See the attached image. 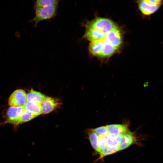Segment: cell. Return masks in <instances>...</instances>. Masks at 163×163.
<instances>
[{
    "label": "cell",
    "instance_id": "obj_14",
    "mask_svg": "<svg viewBox=\"0 0 163 163\" xmlns=\"http://www.w3.org/2000/svg\"><path fill=\"white\" fill-rule=\"evenodd\" d=\"M122 135L115 136L108 134L105 136L107 146L113 147L118 146L121 141Z\"/></svg>",
    "mask_w": 163,
    "mask_h": 163
},
{
    "label": "cell",
    "instance_id": "obj_6",
    "mask_svg": "<svg viewBox=\"0 0 163 163\" xmlns=\"http://www.w3.org/2000/svg\"><path fill=\"white\" fill-rule=\"evenodd\" d=\"M59 100L54 98L46 97L40 103L42 113L46 114L49 113L60 105Z\"/></svg>",
    "mask_w": 163,
    "mask_h": 163
},
{
    "label": "cell",
    "instance_id": "obj_11",
    "mask_svg": "<svg viewBox=\"0 0 163 163\" xmlns=\"http://www.w3.org/2000/svg\"><path fill=\"white\" fill-rule=\"evenodd\" d=\"M104 40L91 42L88 47L89 52L94 56L100 58L104 48Z\"/></svg>",
    "mask_w": 163,
    "mask_h": 163
},
{
    "label": "cell",
    "instance_id": "obj_2",
    "mask_svg": "<svg viewBox=\"0 0 163 163\" xmlns=\"http://www.w3.org/2000/svg\"><path fill=\"white\" fill-rule=\"evenodd\" d=\"M58 5H53L37 9L35 10V16L34 20L35 24L45 20L51 19L54 17L57 9Z\"/></svg>",
    "mask_w": 163,
    "mask_h": 163
},
{
    "label": "cell",
    "instance_id": "obj_20",
    "mask_svg": "<svg viewBox=\"0 0 163 163\" xmlns=\"http://www.w3.org/2000/svg\"><path fill=\"white\" fill-rule=\"evenodd\" d=\"M92 130L98 136L105 137L108 134L106 126H101Z\"/></svg>",
    "mask_w": 163,
    "mask_h": 163
},
{
    "label": "cell",
    "instance_id": "obj_4",
    "mask_svg": "<svg viewBox=\"0 0 163 163\" xmlns=\"http://www.w3.org/2000/svg\"><path fill=\"white\" fill-rule=\"evenodd\" d=\"M27 102V94L21 89L14 91L10 95L8 101L10 107H24Z\"/></svg>",
    "mask_w": 163,
    "mask_h": 163
},
{
    "label": "cell",
    "instance_id": "obj_19",
    "mask_svg": "<svg viewBox=\"0 0 163 163\" xmlns=\"http://www.w3.org/2000/svg\"><path fill=\"white\" fill-rule=\"evenodd\" d=\"M118 151L119 150L118 146L110 147L107 146L104 149L102 150L99 153L100 155V158L113 154Z\"/></svg>",
    "mask_w": 163,
    "mask_h": 163
},
{
    "label": "cell",
    "instance_id": "obj_18",
    "mask_svg": "<svg viewBox=\"0 0 163 163\" xmlns=\"http://www.w3.org/2000/svg\"><path fill=\"white\" fill-rule=\"evenodd\" d=\"M37 116L33 113L25 109L20 117L18 125L29 121Z\"/></svg>",
    "mask_w": 163,
    "mask_h": 163
},
{
    "label": "cell",
    "instance_id": "obj_17",
    "mask_svg": "<svg viewBox=\"0 0 163 163\" xmlns=\"http://www.w3.org/2000/svg\"><path fill=\"white\" fill-rule=\"evenodd\" d=\"M89 140L93 148L97 152L98 136L91 129L88 132Z\"/></svg>",
    "mask_w": 163,
    "mask_h": 163
},
{
    "label": "cell",
    "instance_id": "obj_16",
    "mask_svg": "<svg viewBox=\"0 0 163 163\" xmlns=\"http://www.w3.org/2000/svg\"><path fill=\"white\" fill-rule=\"evenodd\" d=\"M57 0H38L35 2L34 8L35 10L49 6L58 5Z\"/></svg>",
    "mask_w": 163,
    "mask_h": 163
},
{
    "label": "cell",
    "instance_id": "obj_21",
    "mask_svg": "<svg viewBox=\"0 0 163 163\" xmlns=\"http://www.w3.org/2000/svg\"><path fill=\"white\" fill-rule=\"evenodd\" d=\"M97 145V152L100 153L107 146L105 137L98 136Z\"/></svg>",
    "mask_w": 163,
    "mask_h": 163
},
{
    "label": "cell",
    "instance_id": "obj_3",
    "mask_svg": "<svg viewBox=\"0 0 163 163\" xmlns=\"http://www.w3.org/2000/svg\"><path fill=\"white\" fill-rule=\"evenodd\" d=\"M104 40L118 50L122 43V35L120 29L117 26L106 33Z\"/></svg>",
    "mask_w": 163,
    "mask_h": 163
},
{
    "label": "cell",
    "instance_id": "obj_9",
    "mask_svg": "<svg viewBox=\"0 0 163 163\" xmlns=\"http://www.w3.org/2000/svg\"><path fill=\"white\" fill-rule=\"evenodd\" d=\"M136 140L135 135L129 131L123 134L122 135L121 141L118 145L119 151L127 148L135 142Z\"/></svg>",
    "mask_w": 163,
    "mask_h": 163
},
{
    "label": "cell",
    "instance_id": "obj_5",
    "mask_svg": "<svg viewBox=\"0 0 163 163\" xmlns=\"http://www.w3.org/2000/svg\"><path fill=\"white\" fill-rule=\"evenodd\" d=\"M24 110V107H10L6 113L5 123L18 125L20 118Z\"/></svg>",
    "mask_w": 163,
    "mask_h": 163
},
{
    "label": "cell",
    "instance_id": "obj_10",
    "mask_svg": "<svg viewBox=\"0 0 163 163\" xmlns=\"http://www.w3.org/2000/svg\"><path fill=\"white\" fill-rule=\"evenodd\" d=\"M139 7L142 13L144 15H149L155 12L159 9L160 5H155L147 2L145 0L138 2Z\"/></svg>",
    "mask_w": 163,
    "mask_h": 163
},
{
    "label": "cell",
    "instance_id": "obj_7",
    "mask_svg": "<svg viewBox=\"0 0 163 163\" xmlns=\"http://www.w3.org/2000/svg\"><path fill=\"white\" fill-rule=\"evenodd\" d=\"M128 125L126 123L120 124H112L106 125L108 134L118 136L122 135L128 131Z\"/></svg>",
    "mask_w": 163,
    "mask_h": 163
},
{
    "label": "cell",
    "instance_id": "obj_12",
    "mask_svg": "<svg viewBox=\"0 0 163 163\" xmlns=\"http://www.w3.org/2000/svg\"><path fill=\"white\" fill-rule=\"evenodd\" d=\"M24 108L25 110L37 116L42 114L40 104L35 101H27L24 106Z\"/></svg>",
    "mask_w": 163,
    "mask_h": 163
},
{
    "label": "cell",
    "instance_id": "obj_1",
    "mask_svg": "<svg viewBox=\"0 0 163 163\" xmlns=\"http://www.w3.org/2000/svg\"><path fill=\"white\" fill-rule=\"evenodd\" d=\"M116 27L115 24L111 20L102 18H98L92 20L86 25V28L94 29L105 34Z\"/></svg>",
    "mask_w": 163,
    "mask_h": 163
},
{
    "label": "cell",
    "instance_id": "obj_8",
    "mask_svg": "<svg viewBox=\"0 0 163 163\" xmlns=\"http://www.w3.org/2000/svg\"><path fill=\"white\" fill-rule=\"evenodd\" d=\"M105 34L102 32L91 28H86L83 37L91 42L102 40Z\"/></svg>",
    "mask_w": 163,
    "mask_h": 163
},
{
    "label": "cell",
    "instance_id": "obj_22",
    "mask_svg": "<svg viewBox=\"0 0 163 163\" xmlns=\"http://www.w3.org/2000/svg\"><path fill=\"white\" fill-rule=\"evenodd\" d=\"M145 1L152 5H160L162 3V1L161 0H145Z\"/></svg>",
    "mask_w": 163,
    "mask_h": 163
},
{
    "label": "cell",
    "instance_id": "obj_15",
    "mask_svg": "<svg viewBox=\"0 0 163 163\" xmlns=\"http://www.w3.org/2000/svg\"><path fill=\"white\" fill-rule=\"evenodd\" d=\"M104 48L100 58H105L109 57L115 53L117 50L104 40Z\"/></svg>",
    "mask_w": 163,
    "mask_h": 163
},
{
    "label": "cell",
    "instance_id": "obj_13",
    "mask_svg": "<svg viewBox=\"0 0 163 163\" xmlns=\"http://www.w3.org/2000/svg\"><path fill=\"white\" fill-rule=\"evenodd\" d=\"M46 97L41 93L31 89L27 94V101H34L40 104Z\"/></svg>",
    "mask_w": 163,
    "mask_h": 163
}]
</instances>
